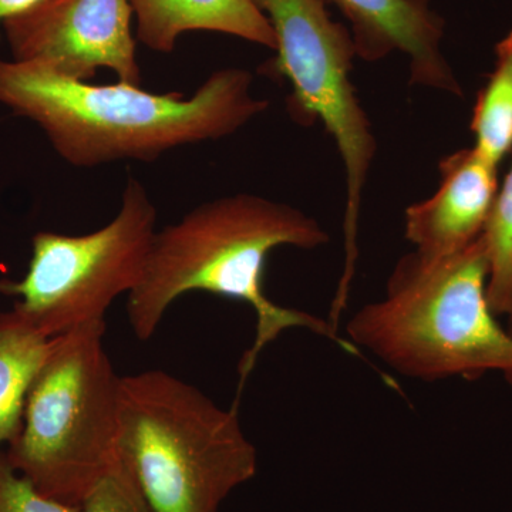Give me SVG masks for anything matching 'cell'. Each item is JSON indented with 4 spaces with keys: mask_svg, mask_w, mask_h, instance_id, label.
<instances>
[{
    "mask_svg": "<svg viewBox=\"0 0 512 512\" xmlns=\"http://www.w3.org/2000/svg\"><path fill=\"white\" fill-rule=\"evenodd\" d=\"M328 242L329 235L315 218L284 202L255 194L205 202L157 231L143 278L127 295L128 322L134 335L146 342L185 293L204 291L248 303L255 312L256 335L239 363V392L266 346L289 329L311 330L362 357L330 322L278 305L265 293V265L272 251L315 249Z\"/></svg>",
    "mask_w": 512,
    "mask_h": 512,
    "instance_id": "obj_1",
    "label": "cell"
},
{
    "mask_svg": "<svg viewBox=\"0 0 512 512\" xmlns=\"http://www.w3.org/2000/svg\"><path fill=\"white\" fill-rule=\"evenodd\" d=\"M252 84L248 70L227 67L184 97L124 82H76L39 64L0 59V106L33 121L77 168L150 163L175 148L232 136L268 110Z\"/></svg>",
    "mask_w": 512,
    "mask_h": 512,
    "instance_id": "obj_2",
    "label": "cell"
},
{
    "mask_svg": "<svg viewBox=\"0 0 512 512\" xmlns=\"http://www.w3.org/2000/svg\"><path fill=\"white\" fill-rule=\"evenodd\" d=\"M488 274L483 235L448 258L403 256L386 296L349 320V342L410 379H477L497 372L512 387V333L491 311Z\"/></svg>",
    "mask_w": 512,
    "mask_h": 512,
    "instance_id": "obj_3",
    "label": "cell"
},
{
    "mask_svg": "<svg viewBox=\"0 0 512 512\" xmlns=\"http://www.w3.org/2000/svg\"><path fill=\"white\" fill-rule=\"evenodd\" d=\"M119 453L154 512H218L258 470L237 406L161 370L121 377Z\"/></svg>",
    "mask_w": 512,
    "mask_h": 512,
    "instance_id": "obj_4",
    "label": "cell"
},
{
    "mask_svg": "<svg viewBox=\"0 0 512 512\" xmlns=\"http://www.w3.org/2000/svg\"><path fill=\"white\" fill-rule=\"evenodd\" d=\"M106 322L53 339L30 384L6 456L46 497L79 508L119 457L120 379L104 349Z\"/></svg>",
    "mask_w": 512,
    "mask_h": 512,
    "instance_id": "obj_5",
    "label": "cell"
},
{
    "mask_svg": "<svg viewBox=\"0 0 512 512\" xmlns=\"http://www.w3.org/2000/svg\"><path fill=\"white\" fill-rule=\"evenodd\" d=\"M276 37V56L262 72L291 83L293 121H320L338 146L346 173L345 269L339 289L349 291L357 259V228L377 141L350 80L356 49L350 30L330 19L322 0H254Z\"/></svg>",
    "mask_w": 512,
    "mask_h": 512,
    "instance_id": "obj_6",
    "label": "cell"
},
{
    "mask_svg": "<svg viewBox=\"0 0 512 512\" xmlns=\"http://www.w3.org/2000/svg\"><path fill=\"white\" fill-rule=\"evenodd\" d=\"M157 210L144 185L128 178L114 220L92 234L37 232L28 272L0 281L19 296L15 311L46 338L104 320L107 309L143 278L156 237Z\"/></svg>",
    "mask_w": 512,
    "mask_h": 512,
    "instance_id": "obj_7",
    "label": "cell"
},
{
    "mask_svg": "<svg viewBox=\"0 0 512 512\" xmlns=\"http://www.w3.org/2000/svg\"><path fill=\"white\" fill-rule=\"evenodd\" d=\"M130 0H37L6 19L12 60L35 63L64 79L89 82L107 69L119 82L141 84Z\"/></svg>",
    "mask_w": 512,
    "mask_h": 512,
    "instance_id": "obj_8",
    "label": "cell"
},
{
    "mask_svg": "<svg viewBox=\"0 0 512 512\" xmlns=\"http://www.w3.org/2000/svg\"><path fill=\"white\" fill-rule=\"evenodd\" d=\"M350 25L356 55L379 62L394 52L409 60L410 83L463 97V87L447 62L441 40L444 20L430 0H322Z\"/></svg>",
    "mask_w": 512,
    "mask_h": 512,
    "instance_id": "obj_9",
    "label": "cell"
},
{
    "mask_svg": "<svg viewBox=\"0 0 512 512\" xmlns=\"http://www.w3.org/2000/svg\"><path fill=\"white\" fill-rule=\"evenodd\" d=\"M440 187L429 200L407 207L406 238L424 259H443L484 234L498 188V167L476 148H463L439 164Z\"/></svg>",
    "mask_w": 512,
    "mask_h": 512,
    "instance_id": "obj_10",
    "label": "cell"
},
{
    "mask_svg": "<svg viewBox=\"0 0 512 512\" xmlns=\"http://www.w3.org/2000/svg\"><path fill=\"white\" fill-rule=\"evenodd\" d=\"M137 37L154 52L171 53L188 32L224 33L276 50L274 29L254 0H130Z\"/></svg>",
    "mask_w": 512,
    "mask_h": 512,
    "instance_id": "obj_11",
    "label": "cell"
},
{
    "mask_svg": "<svg viewBox=\"0 0 512 512\" xmlns=\"http://www.w3.org/2000/svg\"><path fill=\"white\" fill-rule=\"evenodd\" d=\"M53 339L37 332L15 309L0 312V450L18 436L30 384Z\"/></svg>",
    "mask_w": 512,
    "mask_h": 512,
    "instance_id": "obj_12",
    "label": "cell"
},
{
    "mask_svg": "<svg viewBox=\"0 0 512 512\" xmlns=\"http://www.w3.org/2000/svg\"><path fill=\"white\" fill-rule=\"evenodd\" d=\"M477 153L498 167L512 148V30L495 45V66L477 94L470 124Z\"/></svg>",
    "mask_w": 512,
    "mask_h": 512,
    "instance_id": "obj_13",
    "label": "cell"
},
{
    "mask_svg": "<svg viewBox=\"0 0 512 512\" xmlns=\"http://www.w3.org/2000/svg\"><path fill=\"white\" fill-rule=\"evenodd\" d=\"M483 237L490 262L488 303L495 316H507L512 309V167L498 188Z\"/></svg>",
    "mask_w": 512,
    "mask_h": 512,
    "instance_id": "obj_14",
    "label": "cell"
},
{
    "mask_svg": "<svg viewBox=\"0 0 512 512\" xmlns=\"http://www.w3.org/2000/svg\"><path fill=\"white\" fill-rule=\"evenodd\" d=\"M80 512H154L126 461L119 457L79 505Z\"/></svg>",
    "mask_w": 512,
    "mask_h": 512,
    "instance_id": "obj_15",
    "label": "cell"
},
{
    "mask_svg": "<svg viewBox=\"0 0 512 512\" xmlns=\"http://www.w3.org/2000/svg\"><path fill=\"white\" fill-rule=\"evenodd\" d=\"M0 512H80L73 505L60 503L37 491L20 476L0 450Z\"/></svg>",
    "mask_w": 512,
    "mask_h": 512,
    "instance_id": "obj_16",
    "label": "cell"
},
{
    "mask_svg": "<svg viewBox=\"0 0 512 512\" xmlns=\"http://www.w3.org/2000/svg\"><path fill=\"white\" fill-rule=\"evenodd\" d=\"M35 2L37 0H0V36H2V25L6 19L18 15Z\"/></svg>",
    "mask_w": 512,
    "mask_h": 512,
    "instance_id": "obj_17",
    "label": "cell"
},
{
    "mask_svg": "<svg viewBox=\"0 0 512 512\" xmlns=\"http://www.w3.org/2000/svg\"><path fill=\"white\" fill-rule=\"evenodd\" d=\"M508 323H507V329L510 330L512 333V309L511 312L507 315Z\"/></svg>",
    "mask_w": 512,
    "mask_h": 512,
    "instance_id": "obj_18",
    "label": "cell"
}]
</instances>
